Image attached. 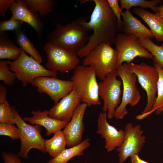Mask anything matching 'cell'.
Wrapping results in <instances>:
<instances>
[{
  "mask_svg": "<svg viewBox=\"0 0 163 163\" xmlns=\"http://www.w3.org/2000/svg\"><path fill=\"white\" fill-rule=\"evenodd\" d=\"M95 5L88 22L81 17L82 24L93 33L88 41L77 52L79 57H85L99 44L106 43L111 46L114 43L119 31L117 18L109 6L107 0H92Z\"/></svg>",
  "mask_w": 163,
  "mask_h": 163,
  "instance_id": "obj_1",
  "label": "cell"
},
{
  "mask_svg": "<svg viewBox=\"0 0 163 163\" xmlns=\"http://www.w3.org/2000/svg\"><path fill=\"white\" fill-rule=\"evenodd\" d=\"M90 30L82 24L81 18L65 25L58 24L47 37L48 42L68 50L77 52L88 43Z\"/></svg>",
  "mask_w": 163,
  "mask_h": 163,
  "instance_id": "obj_2",
  "label": "cell"
},
{
  "mask_svg": "<svg viewBox=\"0 0 163 163\" xmlns=\"http://www.w3.org/2000/svg\"><path fill=\"white\" fill-rule=\"evenodd\" d=\"M117 61L116 49L109 44L102 43L93 48L84 57L83 65L92 67L96 76L102 81L108 75L116 72Z\"/></svg>",
  "mask_w": 163,
  "mask_h": 163,
  "instance_id": "obj_3",
  "label": "cell"
},
{
  "mask_svg": "<svg viewBox=\"0 0 163 163\" xmlns=\"http://www.w3.org/2000/svg\"><path fill=\"white\" fill-rule=\"evenodd\" d=\"M130 72L135 74L147 96L146 106L143 111L136 116V120H141L149 116L155 104L157 92L158 74L156 68L144 62L136 64L126 63Z\"/></svg>",
  "mask_w": 163,
  "mask_h": 163,
  "instance_id": "obj_4",
  "label": "cell"
},
{
  "mask_svg": "<svg viewBox=\"0 0 163 163\" xmlns=\"http://www.w3.org/2000/svg\"><path fill=\"white\" fill-rule=\"evenodd\" d=\"M93 68L89 66H78L74 71L71 80L81 101L88 106L100 105L99 85Z\"/></svg>",
  "mask_w": 163,
  "mask_h": 163,
  "instance_id": "obj_5",
  "label": "cell"
},
{
  "mask_svg": "<svg viewBox=\"0 0 163 163\" xmlns=\"http://www.w3.org/2000/svg\"><path fill=\"white\" fill-rule=\"evenodd\" d=\"M15 124L18 129L21 141L19 157L28 158V153L32 148H36L44 153L46 152L44 147L45 140L42 136L41 126L27 123L22 119L14 106H11Z\"/></svg>",
  "mask_w": 163,
  "mask_h": 163,
  "instance_id": "obj_6",
  "label": "cell"
},
{
  "mask_svg": "<svg viewBox=\"0 0 163 163\" xmlns=\"http://www.w3.org/2000/svg\"><path fill=\"white\" fill-rule=\"evenodd\" d=\"M9 66L10 69L15 74L17 78L25 87L29 83L31 84L37 77H56L57 75L56 72L45 68L33 57L27 55L22 49L18 58L11 61Z\"/></svg>",
  "mask_w": 163,
  "mask_h": 163,
  "instance_id": "obj_7",
  "label": "cell"
},
{
  "mask_svg": "<svg viewBox=\"0 0 163 163\" xmlns=\"http://www.w3.org/2000/svg\"><path fill=\"white\" fill-rule=\"evenodd\" d=\"M116 73L123 84V93L120 103L116 109L114 117L117 119H122L127 115L126 106L136 105L141 98V94L136 86L137 76L129 71L125 62L119 68Z\"/></svg>",
  "mask_w": 163,
  "mask_h": 163,
  "instance_id": "obj_8",
  "label": "cell"
},
{
  "mask_svg": "<svg viewBox=\"0 0 163 163\" xmlns=\"http://www.w3.org/2000/svg\"><path fill=\"white\" fill-rule=\"evenodd\" d=\"M43 49L48 59L46 66L50 71L67 73L75 70L79 66L80 60L77 52L49 42L46 43Z\"/></svg>",
  "mask_w": 163,
  "mask_h": 163,
  "instance_id": "obj_9",
  "label": "cell"
},
{
  "mask_svg": "<svg viewBox=\"0 0 163 163\" xmlns=\"http://www.w3.org/2000/svg\"><path fill=\"white\" fill-rule=\"evenodd\" d=\"M114 43L117 53L118 69L123 62H131L137 57L147 59L153 58L152 54L141 44L139 39L133 35L118 33Z\"/></svg>",
  "mask_w": 163,
  "mask_h": 163,
  "instance_id": "obj_10",
  "label": "cell"
},
{
  "mask_svg": "<svg viewBox=\"0 0 163 163\" xmlns=\"http://www.w3.org/2000/svg\"><path fill=\"white\" fill-rule=\"evenodd\" d=\"M116 73L108 75L98 83L99 95L103 101V112L107 113V118L111 119L120 104L122 91V81L117 78Z\"/></svg>",
  "mask_w": 163,
  "mask_h": 163,
  "instance_id": "obj_11",
  "label": "cell"
},
{
  "mask_svg": "<svg viewBox=\"0 0 163 163\" xmlns=\"http://www.w3.org/2000/svg\"><path fill=\"white\" fill-rule=\"evenodd\" d=\"M124 131L123 141L116 149L118 152L119 163H123L128 157L138 154L145 142L146 137L142 135L143 131L140 124L134 126L131 123H128Z\"/></svg>",
  "mask_w": 163,
  "mask_h": 163,
  "instance_id": "obj_12",
  "label": "cell"
},
{
  "mask_svg": "<svg viewBox=\"0 0 163 163\" xmlns=\"http://www.w3.org/2000/svg\"><path fill=\"white\" fill-rule=\"evenodd\" d=\"M31 84L37 88L39 93L47 94L55 104L74 88V84L71 80H64L54 77H38L35 78Z\"/></svg>",
  "mask_w": 163,
  "mask_h": 163,
  "instance_id": "obj_13",
  "label": "cell"
},
{
  "mask_svg": "<svg viewBox=\"0 0 163 163\" xmlns=\"http://www.w3.org/2000/svg\"><path fill=\"white\" fill-rule=\"evenodd\" d=\"M87 106L86 103H83L77 106L71 120L63 130L68 147L76 146L82 141V135L85 130L83 119Z\"/></svg>",
  "mask_w": 163,
  "mask_h": 163,
  "instance_id": "obj_14",
  "label": "cell"
},
{
  "mask_svg": "<svg viewBox=\"0 0 163 163\" xmlns=\"http://www.w3.org/2000/svg\"><path fill=\"white\" fill-rule=\"evenodd\" d=\"M107 118L106 112L100 113L97 120V133L104 139L105 148L108 152H110L121 145L124 139L125 133L124 130H118L110 124Z\"/></svg>",
  "mask_w": 163,
  "mask_h": 163,
  "instance_id": "obj_15",
  "label": "cell"
},
{
  "mask_svg": "<svg viewBox=\"0 0 163 163\" xmlns=\"http://www.w3.org/2000/svg\"><path fill=\"white\" fill-rule=\"evenodd\" d=\"M81 101L77 91L73 89L62 98L49 110V116L52 118L69 122L75 108Z\"/></svg>",
  "mask_w": 163,
  "mask_h": 163,
  "instance_id": "obj_16",
  "label": "cell"
},
{
  "mask_svg": "<svg viewBox=\"0 0 163 163\" xmlns=\"http://www.w3.org/2000/svg\"><path fill=\"white\" fill-rule=\"evenodd\" d=\"M10 9L12 15L11 18L24 22L31 26L40 38L42 34L43 24L38 15L28 8L25 0H14Z\"/></svg>",
  "mask_w": 163,
  "mask_h": 163,
  "instance_id": "obj_17",
  "label": "cell"
},
{
  "mask_svg": "<svg viewBox=\"0 0 163 163\" xmlns=\"http://www.w3.org/2000/svg\"><path fill=\"white\" fill-rule=\"evenodd\" d=\"M49 110H46L42 112L40 110H32L31 112L32 117H25L23 119L30 123L43 126L46 130V135L49 136L64 128L68 123L51 117L49 116Z\"/></svg>",
  "mask_w": 163,
  "mask_h": 163,
  "instance_id": "obj_18",
  "label": "cell"
},
{
  "mask_svg": "<svg viewBox=\"0 0 163 163\" xmlns=\"http://www.w3.org/2000/svg\"><path fill=\"white\" fill-rule=\"evenodd\" d=\"M122 17L123 33L133 35L139 39H150L154 37L150 30L133 16L129 10L123 12Z\"/></svg>",
  "mask_w": 163,
  "mask_h": 163,
  "instance_id": "obj_19",
  "label": "cell"
},
{
  "mask_svg": "<svg viewBox=\"0 0 163 163\" xmlns=\"http://www.w3.org/2000/svg\"><path fill=\"white\" fill-rule=\"evenodd\" d=\"M132 12L140 17L149 26L156 40L163 42V18L155 13H151L140 7L134 8Z\"/></svg>",
  "mask_w": 163,
  "mask_h": 163,
  "instance_id": "obj_20",
  "label": "cell"
},
{
  "mask_svg": "<svg viewBox=\"0 0 163 163\" xmlns=\"http://www.w3.org/2000/svg\"><path fill=\"white\" fill-rule=\"evenodd\" d=\"M90 140L87 138L78 145L65 149L56 157L50 159L47 163H67L76 156L83 155L84 150L91 145Z\"/></svg>",
  "mask_w": 163,
  "mask_h": 163,
  "instance_id": "obj_21",
  "label": "cell"
},
{
  "mask_svg": "<svg viewBox=\"0 0 163 163\" xmlns=\"http://www.w3.org/2000/svg\"><path fill=\"white\" fill-rule=\"evenodd\" d=\"M67 143L63 131H59L54 134L50 139H45L44 147L46 152L53 158L59 155L66 149Z\"/></svg>",
  "mask_w": 163,
  "mask_h": 163,
  "instance_id": "obj_22",
  "label": "cell"
},
{
  "mask_svg": "<svg viewBox=\"0 0 163 163\" xmlns=\"http://www.w3.org/2000/svg\"><path fill=\"white\" fill-rule=\"evenodd\" d=\"M4 32L0 34V59H8L15 61L20 56L21 49L14 45Z\"/></svg>",
  "mask_w": 163,
  "mask_h": 163,
  "instance_id": "obj_23",
  "label": "cell"
},
{
  "mask_svg": "<svg viewBox=\"0 0 163 163\" xmlns=\"http://www.w3.org/2000/svg\"><path fill=\"white\" fill-rule=\"evenodd\" d=\"M15 41L26 53H28L40 63L42 60L40 53L27 37L25 30L21 29L15 31Z\"/></svg>",
  "mask_w": 163,
  "mask_h": 163,
  "instance_id": "obj_24",
  "label": "cell"
},
{
  "mask_svg": "<svg viewBox=\"0 0 163 163\" xmlns=\"http://www.w3.org/2000/svg\"><path fill=\"white\" fill-rule=\"evenodd\" d=\"M28 8L34 13L39 12L41 16L51 12L57 2L56 0H25Z\"/></svg>",
  "mask_w": 163,
  "mask_h": 163,
  "instance_id": "obj_25",
  "label": "cell"
},
{
  "mask_svg": "<svg viewBox=\"0 0 163 163\" xmlns=\"http://www.w3.org/2000/svg\"><path fill=\"white\" fill-rule=\"evenodd\" d=\"M120 7L123 10H129L132 7H139L143 8H149L155 13H158L157 5L163 2V0H120Z\"/></svg>",
  "mask_w": 163,
  "mask_h": 163,
  "instance_id": "obj_26",
  "label": "cell"
},
{
  "mask_svg": "<svg viewBox=\"0 0 163 163\" xmlns=\"http://www.w3.org/2000/svg\"><path fill=\"white\" fill-rule=\"evenodd\" d=\"M154 66L157 69L158 74L157 85V92L155 104L149 115L163 105V69L157 60L153 57Z\"/></svg>",
  "mask_w": 163,
  "mask_h": 163,
  "instance_id": "obj_27",
  "label": "cell"
},
{
  "mask_svg": "<svg viewBox=\"0 0 163 163\" xmlns=\"http://www.w3.org/2000/svg\"><path fill=\"white\" fill-rule=\"evenodd\" d=\"M139 41L152 54L163 69V43L160 46L158 45L150 39H139Z\"/></svg>",
  "mask_w": 163,
  "mask_h": 163,
  "instance_id": "obj_28",
  "label": "cell"
},
{
  "mask_svg": "<svg viewBox=\"0 0 163 163\" xmlns=\"http://www.w3.org/2000/svg\"><path fill=\"white\" fill-rule=\"evenodd\" d=\"M11 61L0 60V81L8 85H13L17 78L15 74L11 69L9 64Z\"/></svg>",
  "mask_w": 163,
  "mask_h": 163,
  "instance_id": "obj_29",
  "label": "cell"
},
{
  "mask_svg": "<svg viewBox=\"0 0 163 163\" xmlns=\"http://www.w3.org/2000/svg\"><path fill=\"white\" fill-rule=\"evenodd\" d=\"M0 135L8 136L12 140L19 139L18 127L11 123H0Z\"/></svg>",
  "mask_w": 163,
  "mask_h": 163,
  "instance_id": "obj_30",
  "label": "cell"
},
{
  "mask_svg": "<svg viewBox=\"0 0 163 163\" xmlns=\"http://www.w3.org/2000/svg\"><path fill=\"white\" fill-rule=\"evenodd\" d=\"M5 122L14 124L11 106L6 100L0 104V123Z\"/></svg>",
  "mask_w": 163,
  "mask_h": 163,
  "instance_id": "obj_31",
  "label": "cell"
},
{
  "mask_svg": "<svg viewBox=\"0 0 163 163\" xmlns=\"http://www.w3.org/2000/svg\"><path fill=\"white\" fill-rule=\"evenodd\" d=\"M23 22L10 18L9 20L0 22V31L1 32L12 31L14 32L21 29Z\"/></svg>",
  "mask_w": 163,
  "mask_h": 163,
  "instance_id": "obj_32",
  "label": "cell"
},
{
  "mask_svg": "<svg viewBox=\"0 0 163 163\" xmlns=\"http://www.w3.org/2000/svg\"><path fill=\"white\" fill-rule=\"evenodd\" d=\"M110 6L115 15L117 20L118 30L122 31L123 24L121 19L123 12L119 6L118 0H107Z\"/></svg>",
  "mask_w": 163,
  "mask_h": 163,
  "instance_id": "obj_33",
  "label": "cell"
},
{
  "mask_svg": "<svg viewBox=\"0 0 163 163\" xmlns=\"http://www.w3.org/2000/svg\"><path fill=\"white\" fill-rule=\"evenodd\" d=\"M2 156L5 163H21L19 156L12 153L2 151Z\"/></svg>",
  "mask_w": 163,
  "mask_h": 163,
  "instance_id": "obj_34",
  "label": "cell"
},
{
  "mask_svg": "<svg viewBox=\"0 0 163 163\" xmlns=\"http://www.w3.org/2000/svg\"><path fill=\"white\" fill-rule=\"evenodd\" d=\"M14 0H0V14L2 17H5V12L8 8H10Z\"/></svg>",
  "mask_w": 163,
  "mask_h": 163,
  "instance_id": "obj_35",
  "label": "cell"
},
{
  "mask_svg": "<svg viewBox=\"0 0 163 163\" xmlns=\"http://www.w3.org/2000/svg\"><path fill=\"white\" fill-rule=\"evenodd\" d=\"M7 93V89L5 86L0 84V104L4 103L6 100Z\"/></svg>",
  "mask_w": 163,
  "mask_h": 163,
  "instance_id": "obj_36",
  "label": "cell"
},
{
  "mask_svg": "<svg viewBox=\"0 0 163 163\" xmlns=\"http://www.w3.org/2000/svg\"><path fill=\"white\" fill-rule=\"evenodd\" d=\"M130 157L132 163H150L141 159L139 157L138 154L133 155Z\"/></svg>",
  "mask_w": 163,
  "mask_h": 163,
  "instance_id": "obj_37",
  "label": "cell"
},
{
  "mask_svg": "<svg viewBox=\"0 0 163 163\" xmlns=\"http://www.w3.org/2000/svg\"><path fill=\"white\" fill-rule=\"evenodd\" d=\"M157 8L158 11V13H155L163 18V5H161L159 6H157Z\"/></svg>",
  "mask_w": 163,
  "mask_h": 163,
  "instance_id": "obj_38",
  "label": "cell"
},
{
  "mask_svg": "<svg viewBox=\"0 0 163 163\" xmlns=\"http://www.w3.org/2000/svg\"><path fill=\"white\" fill-rule=\"evenodd\" d=\"M155 112V114L156 115L159 114L163 112V105L156 110Z\"/></svg>",
  "mask_w": 163,
  "mask_h": 163,
  "instance_id": "obj_39",
  "label": "cell"
}]
</instances>
